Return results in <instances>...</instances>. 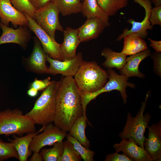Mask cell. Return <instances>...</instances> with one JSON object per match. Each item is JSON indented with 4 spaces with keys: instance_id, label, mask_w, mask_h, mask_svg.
<instances>
[{
    "instance_id": "6da1fadb",
    "label": "cell",
    "mask_w": 161,
    "mask_h": 161,
    "mask_svg": "<svg viewBox=\"0 0 161 161\" xmlns=\"http://www.w3.org/2000/svg\"><path fill=\"white\" fill-rule=\"evenodd\" d=\"M55 125L64 131H69L83 110L80 92L72 77L63 76L59 81L55 95Z\"/></svg>"
},
{
    "instance_id": "7a4b0ae2",
    "label": "cell",
    "mask_w": 161,
    "mask_h": 161,
    "mask_svg": "<svg viewBox=\"0 0 161 161\" xmlns=\"http://www.w3.org/2000/svg\"><path fill=\"white\" fill-rule=\"evenodd\" d=\"M74 77L80 94L90 93L99 90L109 79L107 72L94 61H83Z\"/></svg>"
},
{
    "instance_id": "3957f363",
    "label": "cell",
    "mask_w": 161,
    "mask_h": 161,
    "mask_svg": "<svg viewBox=\"0 0 161 161\" xmlns=\"http://www.w3.org/2000/svg\"><path fill=\"white\" fill-rule=\"evenodd\" d=\"M59 81L53 80L44 89L32 109L26 114L35 124L46 126L54 122L55 114V95Z\"/></svg>"
},
{
    "instance_id": "277c9868",
    "label": "cell",
    "mask_w": 161,
    "mask_h": 161,
    "mask_svg": "<svg viewBox=\"0 0 161 161\" xmlns=\"http://www.w3.org/2000/svg\"><path fill=\"white\" fill-rule=\"evenodd\" d=\"M33 120L18 109L0 111V135L22 136L35 132Z\"/></svg>"
},
{
    "instance_id": "5b68a950",
    "label": "cell",
    "mask_w": 161,
    "mask_h": 161,
    "mask_svg": "<svg viewBox=\"0 0 161 161\" xmlns=\"http://www.w3.org/2000/svg\"><path fill=\"white\" fill-rule=\"evenodd\" d=\"M149 96L148 92L144 102H142L140 108L135 116L133 117L130 113H128L126 125L123 131L119 135L122 139L133 140L138 145L143 148L144 142L146 138L144 133L146 129L149 127L148 125L151 118L149 113L143 114Z\"/></svg>"
},
{
    "instance_id": "8992f818",
    "label": "cell",
    "mask_w": 161,
    "mask_h": 161,
    "mask_svg": "<svg viewBox=\"0 0 161 161\" xmlns=\"http://www.w3.org/2000/svg\"><path fill=\"white\" fill-rule=\"evenodd\" d=\"M107 72L109 75V80L102 88L93 93L80 94L83 110V116L86 120H88L86 113L87 105L100 94L113 90H117L120 93L124 103H126L127 97L126 87L129 86L132 88L135 87L134 84L128 82V78L125 75H119L112 68H108Z\"/></svg>"
},
{
    "instance_id": "52a82bcc",
    "label": "cell",
    "mask_w": 161,
    "mask_h": 161,
    "mask_svg": "<svg viewBox=\"0 0 161 161\" xmlns=\"http://www.w3.org/2000/svg\"><path fill=\"white\" fill-rule=\"evenodd\" d=\"M59 13L57 7L51 2L35 12L34 20L36 22L48 35L55 39L56 30H64L59 21Z\"/></svg>"
},
{
    "instance_id": "ba28073f",
    "label": "cell",
    "mask_w": 161,
    "mask_h": 161,
    "mask_svg": "<svg viewBox=\"0 0 161 161\" xmlns=\"http://www.w3.org/2000/svg\"><path fill=\"white\" fill-rule=\"evenodd\" d=\"M28 20L27 26L35 35L40 41L44 52L52 58L63 61L60 44L48 35L37 23L35 21L27 15L24 14Z\"/></svg>"
},
{
    "instance_id": "9c48e42d",
    "label": "cell",
    "mask_w": 161,
    "mask_h": 161,
    "mask_svg": "<svg viewBox=\"0 0 161 161\" xmlns=\"http://www.w3.org/2000/svg\"><path fill=\"white\" fill-rule=\"evenodd\" d=\"M42 133L35 135L30 145V150L33 153L39 152L43 147L53 145L58 142H62L67 134L51 123L46 126Z\"/></svg>"
},
{
    "instance_id": "30bf717a",
    "label": "cell",
    "mask_w": 161,
    "mask_h": 161,
    "mask_svg": "<svg viewBox=\"0 0 161 161\" xmlns=\"http://www.w3.org/2000/svg\"><path fill=\"white\" fill-rule=\"evenodd\" d=\"M138 3L144 9L145 12V17L141 22L135 21L132 18H130L127 21V22L132 25L131 28L129 29L126 28L123 32L118 36L117 41H120L126 35L132 33H137L143 39L146 38L148 35V30H151L152 26L150 23L149 18L152 8L151 3L150 0H133Z\"/></svg>"
},
{
    "instance_id": "8fae6325",
    "label": "cell",
    "mask_w": 161,
    "mask_h": 161,
    "mask_svg": "<svg viewBox=\"0 0 161 161\" xmlns=\"http://www.w3.org/2000/svg\"><path fill=\"white\" fill-rule=\"evenodd\" d=\"M83 61L81 52L70 59L63 61L53 59L47 54V61L49 64L47 74L52 75L61 74L63 76L73 77Z\"/></svg>"
},
{
    "instance_id": "7c38bea8",
    "label": "cell",
    "mask_w": 161,
    "mask_h": 161,
    "mask_svg": "<svg viewBox=\"0 0 161 161\" xmlns=\"http://www.w3.org/2000/svg\"><path fill=\"white\" fill-rule=\"evenodd\" d=\"M47 55L39 40L35 39L32 52L28 58L24 59L23 64L28 71L37 74H47Z\"/></svg>"
},
{
    "instance_id": "4fadbf2b",
    "label": "cell",
    "mask_w": 161,
    "mask_h": 161,
    "mask_svg": "<svg viewBox=\"0 0 161 161\" xmlns=\"http://www.w3.org/2000/svg\"><path fill=\"white\" fill-rule=\"evenodd\" d=\"M26 26H20L15 29L0 22V27L2 33L0 36V45L7 43H14L25 49L31 38L30 34Z\"/></svg>"
},
{
    "instance_id": "5bb4252c",
    "label": "cell",
    "mask_w": 161,
    "mask_h": 161,
    "mask_svg": "<svg viewBox=\"0 0 161 161\" xmlns=\"http://www.w3.org/2000/svg\"><path fill=\"white\" fill-rule=\"evenodd\" d=\"M147 138L144 142V148L152 161L161 160V121L149 126Z\"/></svg>"
},
{
    "instance_id": "9a60e30c",
    "label": "cell",
    "mask_w": 161,
    "mask_h": 161,
    "mask_svg": "<svg viewBox=\"0 0 161 161\" xmlns=\"http://www.w3.org/2000/svg\"><path fill=\"white\" fill-rule=\"evenodd\" d=\"M1 23L8 26L10 22L14 26H27L28 20L25 14L15 8L10 0H0Z\"/></svg>"
},
{
    "instance_id": "2e32d148",
    "label": "cell",
    "mask_w": 161,
    "mask_h": 161,
    "mask_svg": "<svg viewBox=\"0 0 161 161\" xmlns=\"http://www.w3.org/2000/svg\"><path fill=\"white\" fill-rule=\"evenodd\" d=\"M116 152H122L132 161H152V160L145 149L138 145L131 139H123L114 144Z\"/></svg>"
},
{
    "instance_id": "e0dca14e",
    "label": "cell",
    "mask_w": 161,
    "mask_h": 161,
    "mask_svg": "<svg viewBox=\"0 0 161 161\" xmlns=\"http://www.w3.org/2000/svg\"><path fill=\"white\" fill-rule=\"evenodd\" d=\"M63 32L64 41L60 44V48L64 61L70 59L75 56L77 48L81 42L77 29L68 27Z\"/></svg>"
},
{
    "instance_id": "ac0fdd59",
    "label": "cell",
    "mask_w": 161,
    "mask_h": 161,
    "mask_svg": "<svg viewBox=\"0 0 161 161\" xmlns=\"http://www.w3.org/2000/svg\"><path fill=\"white\" fill-rule=\"evenodd\" d=\"M106 27L99 18H87L84 23L77 29L78 38L81 42L96 39Z\"/></svg>"
},
{
    "instance_id": "d6986e66",
    "label": "cell",
    "mask_w": 161,
    "mask_h": 161,
    "mask_svg": "<svg viewBox=\"0 0 161 161\" xmlns=\"http://www.w3.org/2000/svg\"><path fill=\"white\" fill-rule=\"evenodd\" d=\"M151 55V50L148 49L127 58L125 65L120 69V73L128 78L133 76L144 78L145 75L139 70V65L143 60Z\"/></svg>"
},
{
    "instance_id": "ffe728a7",
    "label": "cell",
    "mask_w": 161,
    "mask_h": 161,
    "mask_svg": "<svg viewBox=\"0 0 161 161\" xmlns=\"http://www.w3.org/2000/svg\"><path fill=\"white\" fill-rule=\"evenodd\" d=\"M45 126L39 131L30 133L24 136L18 137L14 135V139L9 140V141L15 147L18 155V160L20 161H27L31 154L32 151L30 149V144L32 138L36 134L43 131Z\"/></svg>"
},
{
    "instance_id": "44dd1931",
    "label": "cell",
    "mask_w": 161,
    "mask_h": 161,
    "mask_svg": "<svg viewBox=\"0 0 161 161\" xmlns=\"http://www.w3.org/2000/svg\"><path fill=\"white\" fill-rule=\"evenodd\" d=\"M123 39V46L121 52L126 56L132 55L148 49L145 41L137 34H129Z\"/></svg>"
},
{
    "instance_id": "7402d4cb",
    "label": "cell",
    "mask_w": 161,
    "mask_h": 161,
    "mask_svg": "<svg viewBox=\"0 0 161 161\" xmlns=\"http://www.w3.org/2000/svg\"><path fill=\"white\" fill-rule=\"evenodd\" d=\"M82 1L81 12L84 17L99 18L106 27L110 26L109 17L99 5L97 0H83Z\"/></svg>"
},
{
    "instance_id": "603a6c76",
    "label": "cell",
    "mask_w": 161,
    "mask_h": 161,
    "mask_svg": "<svg viewBox=\"0 0 161 161\" xmlns=\"http://www.w3.org/2000/svg\"><path fill=\"white\" fill-rule=\"evenodd\" d=\"M87 122L91 125L89 121L83 115L79 117L72 125L69 131V134L76 138L83 145L89 148L90 146V142L85 134Z\"/></svg>"
},
{
    "instance_id": "cb8c5ba5",
    "label": "cell",
    "mask_w": 161,
    "mask_h": 161,
    "mask_svg": "<svg viewBox=\"0 0 161 161\" xmlns=\"http://www.w3.org/2000/svg\"><path fill=\"white\" fill-rule=\"evenodd\" d=\"M101 55L106 59L102 65L107 69L116 68L120 70L126 62L127 57L125 55L121 52H114L107 47L103 50Z\"/></svg>"
},
{
    "instance_id": "d4e9b609",
    "label": "cell",
    "mask_w": 161,
    "mask_h": 161,
    "mask_svg": "<svg viewBox=\"0 0 161 161\" xmlns=\"http://www.w3.org/2000/svg\"><path fill=\"white\" fill-rule=\"evenodd\" d=\"M81 0H51L64 16L81 12Z\"/></svg>"
},
{
    "instance_id": "484cf974",
    "label": "cell",
    "mask_w": 161,
    "mask_h": 161,
    "mask_svg": "<svg viewBox=\"0 0 161 161\" xmlns=\"http://www.w3.org/2000/svg\"><path fill=\"white\" fill-rule=\"evenodd\" d=\"M129 0H97L99 5L109 16H114L120 9L126 7Z\"/></svg>"
},
{
    "instance_id": "4316f807",
    "label": "cell",
    "mask_w": 161,
    "mask_h": 161,
    "mask_svg": "<svg viewBox=\"0 0 161 161\" xmlns=\"http://www.w3.org/2000/svg\"><path fill=\"white\" fill-rule=\"evenodd\" d=\"M51 148H43L40 153L44 161H58L64 149L63 142H58Z\"/></svg>"
},
{
    "instance_id": "83f0119b",
    "label": "cell",
    "mask_w": 161,
    "mask_h": 161,
    "mask_svg": "<svg viewBox=\"0 0 161 161\" xmlns=\"http://www.w3.org/2000/svg\"><path fill=\"white\" fill-rule=\"evenodd\" d=\"M67 140L73 144L75 149L84 161H93L95 152L83 145L76 138L69 134L66 136Z\"/></svg>"
},
{
    "instance_id": "f1b7e54d",
    "label": "cell",
    "mask_w": 161,
    "mask_h": 161,
    "mask_svg": "<svg viewBox=\"0 0 161 161\" xmlns=\"http://www.w3.org/2000/svg\"><path fill=\"white\" fill-rule=\"evenodd\" d=\"M63 153L58 161H80L82 158L75 149L72 143L69 140L63 142Z\"/></svg>"
},
{
    "instance_id": "f546056e",
    "label": "cell",
    "mask_w": 161,
    "mask_h": 161,
    "mask_svg": "<svg viewBox=\"0 0 161 161\" xmlns=\"http://www.w3.org/2000/svg\"><path fill=\"white\" fill-rule=\"evenodd\" d=\"M10 1L16 9L34 20L36 10L29 0H10Z\"/></svg>"
},
{
    "instance_id": "4dcf8cb0",
    "label": "cell",
    "mask_w": 161,
    "mask_h": 161,
    "mask_svg": "<svg viewBox=\"0 0 161 161\" xmlns=\"http://www.w3.org/2000/svg\"><path fill=\"white\" fill-rule=\"evenodd\" d=\"M11 158H18V153L15 147L10 142L5 143L0 139V161Z\"/></svg>"
},
{
    "instance_id": "1f68e13d",
    "label": "cell",
    "mask_w": 161,
    "mask_h": 161,
    "mask_svg": "<svg viewBox=\"0 0 161 161\" xmlns=\"http://www.w3.org/2000/svg\"><path fill=\"white\" fill-rule=\"evenodd\" d=\"M149 21L152 26L155 25L161 26V5L152 8Z\"/></svg>"
},
{
    "instance_id": "d6a6232c",
    "label": "cell",
    "mask_w": 161,
    "mask_h": 161,
    "mask_svg": "<svg viewBox=\"0 0 161 161\" xmlns=\"http://www.w3.org/2000/svg\"><path fill=\"white\" fill-rule=\"evenodd\" d=\"M51 78L48 77L43 80H38L36 78L31 83L30 87L34 88L37 91L43 90L48 87L52 83Z\"/></svg>"
},
{
    "instance_id": "836d02e7",
    "label": "cell",
    "mask_w": 161,
    "mask_h": 161,
    "mask_svg": "<svg viewBox=\"0 0 161 161\" xmlns=\"http://www.w3.org/2000/svg\"><path fill=\"white\" fill-rule=\"evenodd\" d=\"M116 152L113 154H110L106 157L105 161H132L125 154H120Z\"/></svg>"
},
{
    "instance_id": "e575fe53",
    "label": "cell",
    "mask_w": 161,
    "mask_h": 161,
    "mask_svg": "<svg viewBox=\"0 0 161 161\" xmlns=\"http://www.w3.org/2000/svg\"><path fill=\"white\" fill-rule=\"evenodd\" d=\"M151 55V57L154 61V71L158 75L161 76V52H155Z\"/></svg>"
},
{
    "instance_id": "d590c367",
    "label": "cell",
    "mask_w": 161,
    "mask_h": 161,
    "mask_svg": "<svg viewBox=\"0 0 161 161\" xmlns=\"http://www.w3.org/2000/svg\"><path fill=\"white\" fill-rule=\"evenodd\" d=\"M51 0H29L35 10H37L50 2Z\"/></svg>"
},
{
    "instance_id": "8d00e7d4",
    "label": "cell",
    "mask_w": 161,
    "mask_h": 161,
    "mask_svg": "<svg viewBox=\"0 0 161 161\" xmlns=\"http://www.w3.org/2000/svg\"><path fill=\"white\" fill-rule=\"evenodd\" d=\"M150 44V46L151 47L157 52H161V41L153 40L150 38H148Z\"/></svg>"
},
{
    "instance_id": "74e56055",
    "label": "cell",
    "mask_w": 161,
    "mask_h": 161,
    "mask_svg": "<svg viewBox=\"0 0 161 161\" xmlns=\"http://www.w3.org/2000/svg\"><path fill=\"white\" fill-rule=\"evenodd\" d=\"M43 160V157L39 152L33 153V155L29 160L30 161H42Z\"/></svg>"
},
{
    "instance_id": "f35d334b",
    "label": "cell",
    "mask_w": 161,
    "mask_h": 161,
    "mask_svg": "<svg viewBox=\"0 0 161 161\" xmlns=\"http://www.w3.org/2000/svg\"><path fill=\"white\" fill-rule=\"evenodd\" d=\"M38 94V91L33 88L30 87L27 91V95L31 97H35Z\"/></svg>"
},
{
    "instance_id": "ab89813d",
    "label": "cell",
    "mask_w": 161,
    "mask_h": 161,
    "mask_svg": "<svg viewBox=\"0 0 161 161\" xmlns=\"http://www.w3.org/2000/svg\"><path fill=\"white\" fill-rule=\"evenodd\" d=\"M155 6L161 5V0H150Z\"/></svg>"
},
{
    "instance_id": "60d3db41",
    "label": "cell",
    "mask_w": 161,
    "mask_h": 161,
    "mask_svg": "<svg viewBox=\"0 0 161 161\" xmlns=\"http://www.w3.org/2000/svg\"><path fill=\"white\" fill-rule=\"evenodd\" d=\"M82 1H83V0H81Z\"/></svg>"
}]
</instances>
